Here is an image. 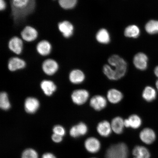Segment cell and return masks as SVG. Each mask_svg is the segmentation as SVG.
<instances>
[{
    "mask_svg": "<svg viewBox=\"0 0 158 158\" xmlns=\"http://www.w3.org/2000/svg\"><path fill=\"white\" fill-rule=\"evenodd\" d=\"M12 14L16 22L23 21L32 12L35 6V0H11Z\"/></svg>",
    "mask_w": 158,
    "mask_h": 158,
    "instance_id": "cell-1",
    "label": "cell"
},
{
    "mask_svg": "<svg viewBox=\"0 0 158 158\" xmlns=\"http://www.w3.org/2000/svg\"><path fill=\"white\" fill-rule=\"evenodd\" d=\"M108 62L115 74L116 80L121 79L125 75L127 71V64L125 60L118 55H114L108 59Z\"/></svg>",
    "mask_w": 158,
    "mask_h": 158,
    "instance_id": "cell-2",
    "label": "cell"
},
{
    "mask_svg": "<svg viewBox=\"0 0 158 158\" xmlns=\"http://www.w3.org/2000/svg\"><path fill=\"white\" fill-rule=\"evenodd\" d=\"M129 151L125 143H120L109 147L106 152V158H128Z\"/></svg>",
    "mask_w": 158,
    "mask_h": 158,
    "instance_id": "cell-3",
    "label": "cell"
},
{
    "mask_svg": "<svg viewBox=\"0 0 158 158\" xmlns=\"http://www.w3.org/2000/svg\"><path fill=\"white\" fill-rule=\"evenodd\" d=\"M89 96L87 90L85 89H78L74 90L72 94L73 102L78 105H81L85 103Z\"/></svg>",
    "mask_w": 158,
    "mask_h": 158,
    "instance_id": "cell-4",
    "label": "cell"
},
{
    "mask_svg": "<svg viewBox=\"0 0 158 158\" xmlns=\"http://www.w3.org/2000/svg\"><path fill=\"white\" fill-rule=\"evenodd\" d=\"M85 148L88 152L94 154L98 152L101 147V144L98 138L89 137L85 141Z\"/></svg>",
    "mask_w": 158,
    "mask_h": 158,
    "instance_id": "cell-5",
    "label": "cell"
},
{
    "mask_svg": "<svg viewBox=\"0 0 158 158\" xmlns=\"http://www.w3.org/2000/svg\"><path fill=\"white\" fill-rule=\"evenodd\" d=\"M140 139L147 145H151L155 141L156 134L153 130L149 128H144L139 135Z\"/></svg>",
    "mask_w": 158,
    "mask_h": 158,
    "instance_id": "cell-6",
    "label": "cell"
},
{
    "mask_svg": "<svg viewBox=\"0 0 158 158\" xmlns=\"http://www.w3.org/2000/svg\"><path fill=\"white\" fill-rule=\"evenodd\" d=\"M148 58L143 52L138 53L133 58V64L135 68L140 70H145L148 68Z\"/></svg>",
    "mask_w": 158,
    "mask_h": 158,
    "instance_id": "cell-7",
    "label": "cell"
},
{
    "mask_svg": "<svg viewBox=\"0 0 158 158\" xmlns=\"http://www.w3.org/2000/svg\"><path fill=\"white\" fill-rule=\"evenodd\" d=\"M59 66L58 63L53 59H47L43 62L42 69L45 74L52 76L58 71Z\"/></svg>",
    "mask_w": 158,
    "mask_h": 158,
    "instance_id": "cell-8",
    "label": "cell"
},
{
    "mask_svg": "<svg viewBox=\"0 0 158 158\" xmlns=\"http://www.w3.org/2000/svg\"><path fill=\"white\" fill-rule=\"evenodd\" d=\"M107 101L104 96L99 95L94 96L91 99L90 105L92 108L97 111H100L106 107Z\"/></svg>",
    "mask_w": 158,
    "mask_h": 158,
    "instance_id": "cell-9",
    "label": "cell"
},
{
    "mask_svg": "<svg viewBox=\"0 0 158 158\" xmlns=\"http://www.w3.org/2000/svg\"><path fill=\"white\" fill-rule=\"evenodd\" d=\"M58 29L65 38H68L73 34V25L70 22L65 21L59 23Z\"/></svg>",
    "mask_w": 158,
    "mask_h": 158,
    "instance_id": "cell-10",
    "label": "cell"
},
{
    "mask_svg": "<svg viewBox=\"0 0 158 158\" xmlns=\"http://www.w3.org/2000/svg\"><path fill=\"white\" fill-rule=\"evenodd\" d=\"M38 35L36 30L31 26L26 27L21 33L23 39L27 42L34 41L38 37Z\"/></svg>",
    "mask_w": 158,
    "mask_h": 158,
    "instance_id": "cell-11",
    "label": "cell"
},
{
    "mask_svg": "<svg viewBox=\"0 0 158 158\" xmlns=\"http://www.w3.org/2000/svg\"><path fill=\"white\" fill-rule=\"evenodd\" d=\"M9 48L15 54L19 55L23 50V43L21 39L18 37H14L9 42Z\"/></svg>",
    "mask_w": 158,
    "mask_h": 158,
    "instance_id": "cell-12",
    "label": "cell"
},
{
    "mask_svg": "<svg viewBox=\"0 0 158 158\" xmlns=\"http://www.w3.org/2000/svg\"><path fill=\"white\" fill-rule=\"evenodd\" d=\"M97 131L102 137H107L112 131L111 124L106 120H103L99 123L97 127Z\"/></svg>",
    "mask_w": 158,
    "mask_h": 158,
    "instance_id": "cell-13",
    "label": "cell"
},
{
    "mask_svg": "<svg viewBox=\"0 0 158 158\" xmlns=\"http://www.w3.org/2000/svg\"><path fill=\"white\" fill-rule=\"evenodd\" d=\"M40 106L39 100L34 98H28L25 100L24 107L26 111L29 114H33L38 110Z\"/></svg>",
    "mask_w": 158,
    "mask_h": 158,
    "instance_id": "cell-14",
    "label": "cell"
},
{
    "mask_svg": "<svg viewBox=\"0 0 158 158\" xmlns=\"http://www.w3.org/2000/svg\"><path fill=\"white\" fill-rule=\"evenodd\" d=\"M142 121L141 118L137 114H132L127 119L124 120V126L126 127H131L136 129L141 125Z\"/></svg>",
    "mask_w": 158,
    "mask_h": 158,
    "instance_id": "cell-15",
    "label": "cell"
},
{
    "mask_svg": "<svg viewBox=\"0 0 158 158\" xmlns=\"http://www.w3.org/2000/svg\"><path fill=\"white\" fill-rule=\"evenodd\" d=\"M26 65L25 61L23 59L18 57H13L10 59L8 66L10 71L13 72L24 68Z\"/></svg>",
    "mask_w": 158,
    "mask_h": 158,
    "instance_id": "cell-16",
    "label": "cell"
},
{
    "mask_svg": "<svg viewBox=\"0 0 158 158\" xmlns=\"http://www.w3.org/2000/svg\"><path fill=\"white\" fill-rule=\"evenodd\" d=\"M133 158H150L151 154L147 148L143 146H135L132 151Z\"/></svg>",
    "mask_w": 158,
    "mask_h": 158,
    "instance_id": "cell-17",
    "label": "cell"
},
{
    "mask_svg": "<svg viewBox=\"0 0 158 158\" xmlns=\"http://www.w3.org/2000/svg\"><path fill=\"white\" fill-rule=\"evenodd\" d=\"M69 77L70 82L73 84H78L84 81L85 75L82 71L75 69L70 72Z\"/></svg>",
    "mask_w": 158,
    "mask_h": 158,
    "instance_id": "cell-18",
    "label": "cell"
},
{
    "mask_svg": "<svg viewBox=\"0 0 158 158\" xmlns=\"http://www.w3.org/2000/svg\"><path fill=\"white\" fill-rule=\"evenodd\" d=\"M107 98L110 103L117 104L123 99V95L120 91L116 89H112L108 91Z\"/></svg>",
    "mask_w": 158,
    "mask_h": 158,
    "instance_id": "cell-19",
    "label": "cell"
},
{
    "mask_svg": "<svg viewBox=\"0 0 158 158\" xmlns=\"http://www.w3.org/2000/svg\"><path fill=\"white\" fill-rule=\"evenodd\" d=\"M52 46L49 42L47 40H42L37 44L36 49L39 54L43 56H47L50 54Z\"/></svg>",
    "mask_w": 158,
    "mask_h": 158,
    "instance_id": "cell-20",
    "label": "cell"
},
{
    "mask_svg": "<svg viewBox=\"0 0 158 158\" xmlns=\"http://www.w3.org/2000/svg\"><path fill=\"white\" fill-rule=\"evenodd\" d=\"M124 120L121 117H116L112 120L111 126L112 131L117 134L123 133L124 127Z\"/></svg>",
    "mask_w": 158,
    "mask_h": 158,
    "instance_id": "cell-21",
    "label": "cell"
},
{
    "mask_svg": "<svg viewBox=\"0 0 158 158\" xmlns=\"http://www.w3.org/2000/svg\"><path fill=\"white\" fill-rule=\"evenodd\" d=\"M41 88L44 94L47 96H51L56 91V85L52 81L44 80L41 83Z\"/></svg>",
    "mask_w": 158,
    "mask_h": 158,
    "instance_id": "cell-22",
    "label": "cell"
},
{
    "mask_svg": "<svg viewBox=\"0 0 158 158\" xmlns=\"http://www.w3.org/2000/svg\"><path fill=\"white\" fill-rule=\"evenodd\" d=\"M157 93L155 89L151 86H147L144 89L142 97L147 102H152L156 98Z\"/></svg>",
    "mask_w": 158,
    "mask_h": 158,
    "instance_id": "cell-23",
    "label": "cell"
},
{
    "mask_svg": "<svg viewBox=\"0 0 158 158\" xmlns=\"http://www.w3.org/2000/svg\"><path fill=\"white\" fill-rule=\"evenodd\" d=\"M96 39L98 42L101 44H108L110 41L109 33L105 29H101L97 33Z\"/></svg>",
    "mask_w": 158,
    "mask_h": 158,
    "instance_id": "cell-24",
    "label": "cell"
},
{
    "mask_svg": "<svg viewBox=\"0 0 158 158\" xmlns=\"http://www.w3.org/2000/svg\"><path fill=\"white\" fill-rule=\"evenodd\" d=\"M140 33V31L139 27L134 25L128 26L124 31V35L130 38H137L139 36Z\"/></svg>",
    "mask_w": 158,
    "mask_h": 158,
    "instance_id": "cell-25",
    "label": "cell"
},
{
    "mask_svg": "<svg viewBox=\"0 0 158 158\" xmlns=\"http://www.w3.org/2000/svg\"><path fill=\"white\" fill-rule=\"evenodd\" d=\"M145 29L149 34L154 35L158 33V21L151 20L146 23Z\"/></svg>",
    "mask_w": 158,
    "mask_h": 158,
    "instance_id": "cell-26",
    "label": "cell"
},
{
    "mask_svg": "<svg viewBox=\"0 0 158 158\" xmlns=\"http://www.w3.org/2000/svg\"><path fill=\"white\" fill-rule=\"evenodd\" d=\"M11 105L6 93L2 92L0 94V107L4 110H7L10 108Z\"/></svg>",
    "mask_w": 158,
    "mask_h": 158,
    "instance_id": "cell-27",
    "label": "cell"
},
{
    "mask_svg": "<svg viewBox=\"0 0 158 158\" xmlns=\"http://www.w3.org/2000/svg\"><path fill=\"white\" fill-rule=\"evenodd\" d=\"M77 0H59V5L63 9H71L76 6Z\"/></svg>",
    "mask_w": 158,
    "mask_h": 158,
    "instance_id": "cell-28",
    "label": "cell"
},
{
    "mask_svg": "<svg viewBox=\"0 0 158 158\" xmlns=\"http://www.w3.org/2000/svg\"><path fill=\"white\" fill-rule=\"evenodd\" d=\"M102 70L104 74L109 80H116L115 74L113 69L110 65L108 64L104 65Z\"/></svg>",
    "mask_w": 158,
    "mask_h": 158,
    "instance_id": "cell-29",
    "label": "cell"
},
{
    "mask_svg": "<svg viewBox=\"0 0 158 158\" xmlns=\"http://www.w3.org/2000/svg\"><path fill=\"white\" fill-rule=\"evenodd\" d=\"M22 158H38V155L35 150L27 149L23 152Z\"/></svg>",
    "mask_w": 158,
    "mask_h": 158,
    "instance_id": "cell-30",
    "label": "cell"
},
{
    "mask_svg": "<svg viewBox=\"0 0 158 158\" xmlns=\"http://www.w3.org/2000/svg\"><path fill=\"white\" fill-rule=\"evenodd\" d=\"M76 126L80 136L84 135L87 133L88 128L85 124L83 122H81Z\"/></svg>",
    "mask_w": 158,
    "mask_h": 158,
    "instance_id": "cell-31",
    "label": "cell"
},
{
    "mask_svg": "<svg viewBox=\"0 0 158 158\" xmlns=\"http://www.w3.org/2000/svg\"><path fill=\"white\" fill-rule=\"evenodd\" d=\"M53 131L54 134L60 135L62 137L64 136L66 133V131L64 128L62 126L60 125L55 126L53 128Z\"/></svg>",
    "mask_w": 158,
    "mask_h": 158,
    "instance_id": "cell-32",
    "label": "cell"
},
{
    "mask_svg": "<svg viewBox=\"0 0 158 158\" xmlns=\"http://www.w3.org/2000/svg\"><path fill=\"white\" fill-rule=\"evenodd\" d=\"M70 134L73 137L77 138L80 137V136L79 135L77 130L76 125L73 126L71 128L70 131Z\"/></svg>",
    "mask_w": 158,
    "mask_h": 158,
    "instance_id": "cell-33",
    "label": "cell"
},
{
    "mask_svg": "<svg viewBox=\"0 0 158 158\" xmlns=\"http://www.w3.org/2000/svg\"><path fill=\"white\" fill-rule=\"evenodd\" d=\"M62 136L54 134L52 136V139L53 141L56 143H59L62 141Z\"/></svg>",
    "mask_w": 158,
    "mask_h": 158,
    "instance_id": "cell-34",
    "label": "cell"
},
{
    "mask_svg": "<svg viewBox=\"0 0 158 158\" xmlns=\"http://www.w3.org/2000/svg\"><path fill=\"white\" fill-rule=\"evenodd\" d=\"M6 7V3L4 0H0V9L1 11L5 10Z\"/></svg>",
    "mask_w": 158,
    "mask_h": 158,
    "instance_id": "cell-35",
    "label": "cell"
},
{
    "mask_svg": "<svg viewBox=\"0 0 158 158\" xmlns=\"http://www.w3.org/2000/svg\"><path fill=\"white\" fill-rule=\"evenodd\" d=\"M42 158H56L55 156L51 153H45L42 156Z\"/></svg>",
    "mask_w": 158,
    "mask_h": 158,
    "instance_id": "cell-36",
    "label": "cell"
},
{
    "mask_svg": "<svg viewBox=\"0 0 158 158\" xmlns=\"http://www.w3.org/2000/svg\"><path fill=\"white\" fill-rule=\"evenodd\" d=\"M154 73L156 76L158 78V66L156 67L154 70Z\"/></svg>",
    "mask_w": 158,
    "mask_h": 158,
    "instance_id": "cell-37",
    "label": "cell"
},
{
    "mask_svg": "<svg viewBox=\"0 0 158 158\" xmlns=\"http://www.w3.org/2000/svg\"><path fill=\"white\" fill-rule=\"evenodd\" d=\"M156 88L157 89L158 91V80L156 82Z\"/></svg>",
    "mask_w": 158,
    "mask_h": 158,
    "instance_id": "cell-38",
    "label": "cell"
},
{
    "mask_svg": "<svg viewBox=\"0 0 158 158\" xmlns=\"http://www.w3.org/2000/svg\"><path fill=\"white\" fill-rule=\"evenodd\" d=\"M95 158V157H92V158Z\"/></svg>",
    "mask_w": 158,
    "mask_h": 158,
    "instance_id": "cell-39",
    "label": "cell"
}]
</instances>
